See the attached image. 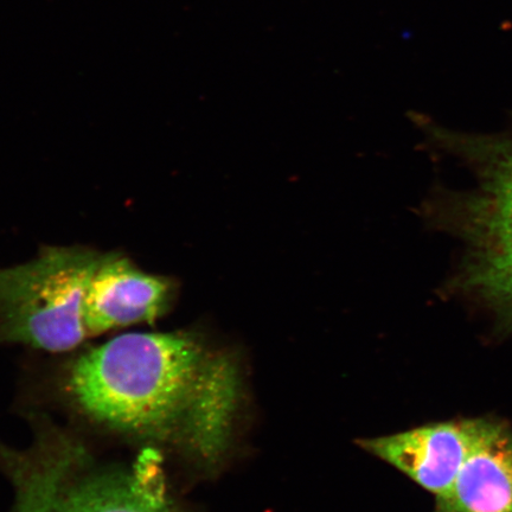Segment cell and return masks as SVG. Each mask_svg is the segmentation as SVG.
Wrapping results in <instances>:
<instances>
[{
  "label": "cell",
  "instance_id": "3957f363",
  "mask_svg": "<svg viewBox=\"0 0 512 512\" xmlns=\"http://www.w3.org/2000/svg\"><path fill=\"white\" fill-rule=\"evenodd\" d=\"M0 460L15 512H178L153 451L128 466L102 465L75 440L48 432L29 450H2Z\"/></svg>",
  "mask_w": 512,
  "mask_h": 512
},
{
  "label": "cell",
  "instance_id": "277c9868",
  "mask_svg": "<svg viewBox=\"0 0 512 512\" xmlns=\"http://www.w3.org/2000/svg\"><path fill=\"white\" fill-rule=\"evenodd\" d=\"M105 254L94 249L43 247L27 264L0 268V342L51 352L85 341L89 284Z\"/></svg>",
  "mask_w": 512,
  "mask_h": 512
},
{
  "label": "cell",
  "instance_id": "7a4b0ae2",
  "mask_svg": "<svg viewBox=\"0 0 512 512\" xmlns=\"http://www.w3.org/2000/svg\"><path fill=\"white\" fill-rule=\"evenodd\" d=\"M414 123L431 150L464 172L457 187L435 184L419 211L427 228L458 243L444 292L480 307L512 334V121L492 133L451 130L420 114Z\"/></svg>",
  "mask_w": 512,
  "mask_h": 512
},
{
  "label": "cell",
  "instance_id": "8992f818",
  "mask_svg": "<svg viewBox=\"0 0 512 512\" xmlns=\"http://www.w3.org/2000/svg\"><path fill=\"white\" fill-rule=\"evenodd\" d=\"M176 293L174 279L145 273L124 255L105 254L83 307L88 336L155 323L170 310Z\"/></svg>",
  "mask_w": 512,
  "mask_h": 512
},
{
  "label": "cell",
  "instance_id": "52a82bcc",
  "mask_svg": "<svg viewBox=\"0 0 512 512\" xmlns=\"http://www.w3.org/2000/svg\"><path fill=\"white\" fill-rule=\"evenodd\" d=\"M433 512H512V430L497 418H480L462 470Z\"/></svg>",
  "mask_w": 512,
  "mask_h": 512
},
{
  "label": "cell",
  "instance_id": "5b68a950",
  "mask_svg": "<svg viewBox=\"0 0 512 512\" xmlns=\"http://www.w3.org/2000/svg\"><path fill=\"white\" fill-rule=\"evenodd\" d=\"M480 418L453 419L358 441L364 451L411 478L434 497L444 495L462 470Z\"/></svg>",
  "mask_w": 512,
  "mask_h": 512
},
{
  "label": "cell",
  "instance_id": "6da1fadb",
  "mask_svg": "<svg viewBox=\"0 0 512 512\" xmlns=\"http://www.w3.org/2000/svg\"><path fill=\"white\" fill-rule=\"evenodd\" d=\"M68 388L99 424L207 462L227 447L240 401L233 363L185 331L115 337L74 363Z\"/></svg>",
  "mask_w": 512,
  "mask_h": 512
}]
</instances>
